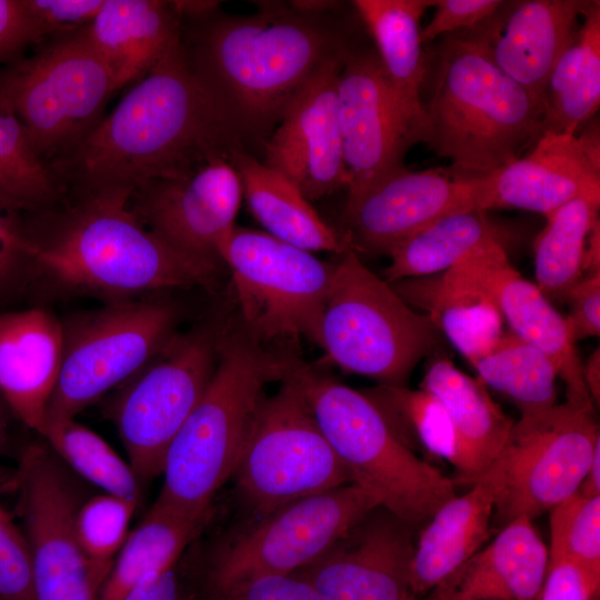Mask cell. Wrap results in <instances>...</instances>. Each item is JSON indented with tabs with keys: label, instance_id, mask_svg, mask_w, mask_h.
Masks as SVG:
<instances>
[{
	"label": "cell",
	"instance_id": "1",
	"mask_svg": "<svg viewBox=\"0 0 600 600\" xmlns=\"http://www.w3.org/2000/svg\"><path fill=\"white\" fill-rule=\"evenodd\" d=\"M253 144L190 70L180 36L67 157L49 166L63 194L118 193L184 177ZM252 153V152H251Z\"/></svg>",
	"mask_w": 600,
	"mask_h": 600
},
{
	"label": "cell",
	"instance_id": "2",
	"mask_svg": "<svg viewBox=\"0 0 600 600\" xmlns=\"http://www.w3.org/2000/svg\"><path fill=\"white\" fill-rule=\"evenodd\" d=\"M251 16H212L181 27L193 76L253 144L269 139L297 94L354 40L330 13L256 2Z\"/></svg>",
	"mask_w": 600,
	"mask_h": 600
},
{
	"label": "cell",
	"instance_id": "3",
	"mask_svg": "<svg viewBox=\"0 0 600 600\" xmlns=\"http://www.w3.org/2000/svg\"><path fill=\"white\" fill-rule=\"evenodd\" d=\"M21 221L32 272L58 290L109 301L171 289L219 287L223 263L179 252L147 229L118 193L74 197Z\"/></svg>",
	"mask_w": 600,
	"mask_h": 600
},
{
	"label": "cell",
	"instance_id": "4",
	"mask_svg": "<svg viewBox=\"0 0 600 600\" xmlns=\"http://www.w3.org/2000/svg\"><path fill=\"white\" fill-rule=\"evenodd\" d=\"M298 359L251 337L234 309L214 373L167 451L156 504L211 516L212 499L233 476L264 387L283 381Z\"/></svg>",
	"mask_w": 600,
	"mask_h": 600
},
{
	"label": "cell",
	"instance_id": "5",
	"mask_svg": "<svg viewBox=\"0 0 600 600\" xmlns=\"http://www.w3.org/2000/svg\"><path fill=\"white\" fill-rule=\"evenodd\" d=\"M423 112L422 142L470 177L500 171L543 132L542 103L493 63L473 28L441 41Z\"/></svg>",
	"mask_w": 600,
	"mask_h": 600
},
{
	"label": "cell",
	"instance_id": "6",
	"mask_svg": "<svg viewBox=\"0 0 600 600\" xmlns=\"http://www.w3.org/2000/svg\"><path fill=\"white\" fill-rule=\"evenodd\" d=\"M292 373L351 482L372 493L381 507L417 530L457 496L454 480L403 443L364 392L300 359Z\"/></svg>",
	"mask_w": 600,
	"mask_h": 600
},
{
	"label": "cell",
	"instance_id": "7",
	"mask_svg": "<svg viewBox=\"0 0 600 600\" xmlns=\"http://www.w3.org/2000/svg\"><path fill=\"white\" fill-rule=\"evenodd\" d=\"M444 339L427 313L411 308L358 253L339 254L320 323L323 363L380 386L407 387L423 358L443 352Z\"/></svg>",
	"mask_w": 600,
	"mask_h": 600
},
{
	"label": "cell",
	"instance_id": "8",
	"mask_svg": "<svg viewBox=\"0 0 600 600\" xmlns=\"http://www.w3.org/2000/svg\"><path fill=\"white\" fill-rule=\"evenodd\" d=\"M234 309L230 290L204 319L186 331H176L109 400L106 414L142 482L162 474L172 440L214 373Z\"/></svg>",
	"mask_w": 600,
	"mask_h": 600
},
{
	"label": "cell",
	"instance_id": "9",
	"mask_svg": "<svg viewBox=\"0 0 600 600\" xmlns=\"http://www.w3.org/2000/svg\"><path fill=\"white\" fill-rule=\"evenodd\" d=\"M117 90L84 29L54 37L31 57L0 68V107L17 117L47 167L91 133Z\"/></svg>",
	"mask_w": 600,
	"mask_h": 600
},
{
	"label": "cell",
	"instance_id": "10",
	"mask_svg": "<svg viewBox=\"0 0 600 600\" xmlns=\"http://www.w3.org/2000/svg\"><path fill=\"white\" fill-rule=\"evenodd\" d=\"M219 257L231 274L238 317L251 337L268 346L301 337L319 344L336 263L237 224Z\"/></svg>",
	"mask_w": 600,
	"mask_h": 600
},
{
	"label": "cell",
	"instance_id": "11",
	"mask_svg": "<svg viewBox=\"0 0 600 600\" xmlns=\"http://www.w3.org/2000/svg\"><path fill=\"white\" fill-rule=\"evenodd\" d=\"M232 478L260 517L352 483L292 370L274 394L263 396L259 402Z\"/></svg>",
	"mask_w": 600,
	"mask_h": 600
},
{
	"label": "cell",
	"instance_id": "12",
	"mask_svg": "<svg viewBox=\"0 0 600 600\" xmlns=\"http://www.w3.org/2000/svg\"><path fill=\"white\" fill-rule=\"evenodd\" d=\"M178 319L171 301L148 298L109 301L61 321L62 362L46 422L76 419L124 383L176 332Z\"/></svg>",
	"mask_w": 600,
	"mask_h": 600
},
{
	"label": "cell",
	"instance_id": "13",
	"mask_svg": "<svg viewBox=\"0 0 600 600\" xmlns=\"http://www.w3.org/2000/svg\"><path fill=\"white\" fill-rule=\"evenodd\" d=\"M598 443L593 404L566 401L521 414L498 457L502 481L491 523L533 520L576 493Z\"/></svg>",
	"mask_w": 600,
	"mask_h": 600
},
{
	"label": "cell",
	"instance_id": "14",
	"mask_svg": "<svg viewBox=\"0 0 600 600\" xmlns=\"http://www.w3.org/2000/svg\"><path fill=\"white\" fill-rule=\"evenodd\" d=\"M378 506L372 493L348 483L260 517L216 550L208 573L212 593L250 577L288 574L310 564Z\"/></svg>",
	"mask_w": 600,
	"mask_h": 600
},
{
	"label": "cell",
	"instance_id": "15",
	"mask_svg": "<svg viewBox=\"0 0 600 600\" xmlns=\"http://www.w3.org/2000/svg\"><path fill=\"white\" fill-rule=\"evenodd\" d=\"M496 173L470 177L451 168L411 171L404 167L347 199L343 237L356 253L389 256L443 217L491 210Z\"/></svg>",
	"mask_w": 600,
	"mask_h": 600
},
{
	"label": "cell",
	"instance_id": "16",
	"mask_svg": "<svg viewBox=\"0 0 600 600\" xmlns=\"http://www.w3.org/2000/svg\"><path fill=\"white\" fill-rule=\"evenodd\" d=\"M342 153L352 199L404 168L403 158L422 142L421 128L407 116L374 47H350L337 84Z\"/></svg>",
	"mask_w": 600,
	"mask_h": 600
},
{
	"label": "cell",
	"instance_id": "17",
	"mask_svg": "<svg viewBox=\"0 0 600 600\" xmlns=\"http://www.w3.org/2000/svg\"><path fill=\"white\" fill-rule=\"evenodd\" d=\"M242 184L229 160L213 159L191 173L137 188L128 200L139 221L173 249L222 263L219 250L236 226Z\"/></svg>",
	"mask_w": 600,
	"mask_h": 600
},
{
	"label": "cell",
	"instance_id": "18",
	"mask_svg": "<svg viewBox=\"0 0 600 600\" xmlns=\"http://www.w3.org/2000/svg\"><path fill=\"white\" fill-rule=\"evenodd\" d=\"M413 529L378 506L310 564L292 572L323 600H417Z\"/></svg>",
	"mask_w": 600,
	"mask_h": 600
},
{
	"label": "cell",
	"instance_id": "19",
	"mask_svg": "<svg viewBox=\"0 0 600 600\" xmlns=\"http://www.w3.org/2000/svg\"><path fill=\"white\" fill-rule=\"evenodd\" d=\"M346 56L326 64L297 94L263 146L262 162L309 201L347 189L337 98Z\"/></svg>",
	"mask_w": 600,
	"mask_h": 600
},
{
	"label": "cell",
	"instance_id": "20",
	"mask_svg": "<svg viewBox=\"0 0 600 600\" xmlns=\"http://www.w3.org/2000/svg\"><path fill=\"white\" fill-rule=\"evenodd\" d=\"M581 197L600 198V132L594 122L576 134L544 131L527 154L494 174L491 209L547 217Z\"/></svg>",
	"mask_w": 600,
	"mask_h": 600
},
{
	"label": "cell",
	"instance_id": "21",
	"mask_svg": "<svg viewBox=\"0 0 600 600\" xmlns=\"http://www.w3.org/2000/svg\"><path fill=\"white\" fill-rule=\"evenodd\" d=\"M492 297L510 331L542 351L567 390V401L593 404L582 378V362L566 319L534 282L509 261L503 242L491 241L462 259ZM594 406V404H593Z\"/></svg>",
	"mask_w": 600,
	"mask_h": 600
},
{
	"label": "cell",
	"instance_id": "22",
	"mask_svg": "<svg viewBox=\"0 0 600 600\" xmlns=\"http://www.w3.org/2000/svg\"><path fill=\"white\" fill-rule=\"evenodd\" d=\"M588 0L503 1L473 27L490 59L542 103L548 78Z\"/></svg>",
	"mask_w": 600,
	"mask_h": 600
},
{
	"label": "cell",
	"instance_id": "23",
	"mask_svg": "<svg viewBox=\"0 0 600 600\" xmlns=\"http://www.w3.org/2000/svg\"><path fill=\"white\" fill-rule=\"evenodd\" d=\"M62 351V322L48 310L0 312V397L14 417L39 434Z\"/></svg>",
	"mask_w": 600,
	"mask_h": 600
},
{
	"label": "cell",
	"instance_id": "24",
	"mask_svg": "<svg viewBox=\"0 0 600 600\" xmlns=\"http://www.w3.org/2000/svg\"><path fill=\"white\" fill-rule=\"evenodd\" d=\"M420 389L440 400L450 419L454 482L473 484L498 459L513 421L492 400L487 387L459 370L444 352L428 360Z\"/></svg>",
	"mask_w": 600,
	"mask_h": 600
},
{
	"label": "cell",
	"instance_id": "25",
	"mask_svg": "<svg viewBox=\"0 0 600 600\" xmlns=\"http://www.w3.org/2000/svg\"><path fill=\"white\" fill-rule=\"evenodd\" d=\"M532 521L519 517L507 523L433 588L430 600H539L549 552Z\"/></svg>",
	"mask_w": 600,
	"mask_h": 600
},
{
	"label": "cell",
	"instance_id": "26",
	"mask_svg": "<svg viewBox=\"0 0 600 600\" xmlns=\"http://www.w3.org/2000/svg\"><path fill=\"white\" fill-rule=\"evenodd\" d=\"M501 481L498 458L471 489L448 500L422 527L411 563L416 599L436 588L483 547Z\"/></svg>",
	"mask_w": 600,
	"mask_h": 600
},
{
	"label": "cell",
	"instance_id": "27",
	"mask_svg": "<svg viewBox=\"0 0 600 600\" xmlns=\"http://www.w3.org/2000/svg\"><path fill=\"white\" fill-rule=\"evenodd\" d=\"M390 284L408 304L424 309L443 337L471 366L488 353L504 332L499 308L463 260L428 280L407 279Z\"/></svg>",
	"mask_w": 600,
	"mask_h": 600
},
{
	"label": "cell",
	"instance_id": "28",
	"mask_svg": "<svg viewBox=\"0 0 600 600\" xmlns=\"http://www.w3.org/2000/svg\"><path fill=\"white\" fill-rule=\"evenodd\" d=\"M171 1L104 0L86 36L111 71L117 89L142 79L180 36Z\"/></svg>",
	"mask_w": 600,
	"mask_h": 600
},
{
	"label": "cell",
	"instance_id": "29",
	"mask_svg": "<svg viewBox=\"0 0 600 600\" xmlns=\"http://www.w3.org/2000/svg\"><path fill=\"white\" fill-rule=\"evenodd\" d=\"M229 162L242 184V196L264 232L300 249L341 254L349 244L316 211L302 192L283 174L247 150H237Z\"/></svg>",
	"mask_w": 600,
	"mask_h": 600
},
{
	"label": "cell",
	"instance_id": "30",
	"mask_svg": "<svg viewBox=\"0 0 600 600\" xmlns=\"http://www.w3.org/2000/svg\"><path fill=\"white\" fill-rule=\"evenodd\" d=\"M436 0H354L394 94L409 118L424 131L421 90L427 64L420 20ZM423 140V138H422Z\"/></svg>",
	"mask_w": 600,
	"mask_h": 600
},
{
	"label": "cell",
	"instance_id": "31",
	"mask_svg": "<svg viewBox=\"0 0 600 600\" xmlns=\"http://www.w3.org/2000/svg\"><path fill=\"white\" fill-rule=\"evenodd\" d=\"M542 94V130L576 134L600 104V2L589 1ZM542 132V133H543Z\"/></svg>",
	"mask_w": 600,
	"mask_h": 600
},
{
	"label": "cell",
	"instance_id": "32",
	"mask_svg": "<svg viewBox=\"0 0 600 600\" xmlns=\"http://www.w3.org/2000/svg\"><path fill=\"white\" fill-rule=\"evenodd\" d=\"M209 519L210 516L190 517L153 503L129 532L97 600H121L147 574L174 564Z\"/></svg>",
	"mask_w": 600,
	"mask_h": 600
},
{
	"label": "cell",
	"instance_id": "33",
	"mask_svg": "<svg viewBox=\"0 0 600 600\" xmlns=\"http://www.w3.org/2000/svg\"><path fill=\"white\" fill-rule=\"evenodd\" d=\"M506 232L487 211H468L443 217L418 231L389 254L383 280L394 283L434 276L453 267L468 254L491 242L506 243Z\"/></svg>",
	"mask_w": 600,
	"mask_h": 600
},
{
	"label": "cell",
	"instance_id": "34",
	"mask_svg": "<svg viewBox=\"0 0 600 600\" xmlns=\"http://www.w3.org/2000/svg\"><path fill=\"white\" fill-rule=\"evenodd\" d=\"M600 198L581 197L547 216L536 238V284L550 300L566 302L569 291L584 277L587 239L599 220Z\"/></svg>",
	"mask_w": 600,
	"mask_h": 600
},
{
	"label": "cell",
	"instance_id": "35",
	"mask_svg": "<svg viewBox=\"0 0 600 600\" xmlns=\"http://www.w3.org/2000/svg\"><path fill=\"white\" fill-rule=\"evenodd\" d=\"M478 379L514 404L521 414L543 411L557 403V370L538 348L512 331L472 366Z\"/></svg>",
	"mask_w": 600,
	"mask_h": 600
},
{
	"label": "cell",
	"instance_id": "36",
	"mask_svg": "<svg viewBox=\"0 0 600 600\" xmlns=\"http://www.w3.org/2000/svg\"><path fill=\"white\" fill-rule=\"evenodd\" d=\"M64 194L17 117L0 107V206L20 217L56 208Z\"/></svg>",
	"mask_w": 600,
	"mask_h": 600
},
{
	"label": "cell",
	"instance_id": "37",
	"mask_svg": "<svg viewBox=\"0 0 600 600\" xmlns=\"http://www.w3.org/2000/svg\"><path fill=\"white\" fill-rule=\"evenodd\" d=\"M52 452L82 479L137 504L142 481L99 434L76 419L47 421L41 434Z\"/></svg>",
	"mask_w": 600,
	"mask_h": 600
},
{
	"label": "cell",
	"instance_id": "38",
	"mask_svg": "<svg viewBox=\"0 0 600 600\" xmlns=\"http://www.w3.org/2000/svg\"><path fill=\"white\" fill-rule=\"evenodd\" d=\"M364 393L413 452L420 450L430 457L450 461L452 429L447 410L438 398L423 389L380 384Z\"/></svg>",
	"mask_w": 600,
	"mask_h": 600
},
{
	"label": "cell",
	"instance_id": "39",
	"mask_svg": "<svg viewBox=\"0 0 600 600\" xmlns=\"http://www.w3.org/2000/svg\"><path fill=\"white\" fill-rule=\"evenodd\" d=\"M139 504L102 493L86 499L76 516V533L100 590L129 534Z\"/></svg>",
	"mask_w": 600,
	"mask_h": 600
},
{
	"label": "cell",
	"instance_id": "40",
	"mask_svg": "<svg viewBox=\"0 0 600 600\" xmlns=\"http://www.w3.org/2000/svg\"><path fill=\"white\" fill-rule=\"evenodd\" d=\"M549 558L569 560L600 577V496L573 493L550 510Z\"/></svg>",
	"mask_w": 600,
	"mask_h": 600
},
{
	"label": "cell",
	"instance_id": "41",
	"mask_svg": "<svg viewBox=\"0 0 600 600\" xmlns=\"http://www.w3.org/2000/svg\"><path fill=\"white\" fill-rule=\"evenodd\" d=\"M0 600H36L29 547L11 519H0Z\"/></svg>",
	"mask_w": 600,
	"mask_h": 600
},
{
	"label": "cell",
	"instance_id": "42",
	"mask_svg": "<svg viewBox=\"0 0 600 600\" xmlns=\"http://www.w3.org/2000/svg\"><path fill=\"white\" fill-rule=\"evenodd\" d=\"M41 39L86 29L104 0H24Z\"/></svg>",
	"mask_w": 600,
	"mask_h": 600
},
{
	"label": "cell",
	"instance_id": "43",
	"mask_svg": "<svg viewBox=\"0 0 600 600\" xmlns=\"http://www.w3.org/2000/svg\"><path fill=\"white\" fill-rule=\"evenodd\" d=\"M213 600H323L317 589L296 574H260L212 593Z\"/></svg>",
	"mask_w": 600,
	"mask_h": 600
},
{
	"label": "cell",
	"instance_id": "44",
	"mask_svg": "<svg viewBox=\"0 0 600 600\" xmlns=\"http://www.w3.org/2000/svg\"><path fill=\"white\" fill-rule=\"evenodd\" d=\"M32 256L20 218L0 206V297L16 290L32 272Z\"/></svg>",
	"mask_w": 600,
	"mask_h": 600
},
{
	"label": "cell",
	"instance_id": "45",
	"mask_svg": "<svg viewBox=\"0 0 600 600\" xmlns=\"http://www.w3.org/2000/svg\"><path fill=\"white\" fill-rule=\"evenodd\" d=\"M502 3L501 0H436L437 10L421 29V42L428 43L443 34L471 29L494 13Z\"/></svg>",
	"mask_w": 600,
	"mask_h": 600
},
{
	"label": "cell",
	"instance_id": "46",
	"mask_svg": "<svg viewBox=\"0 0 600 600\" xmlns=\"http://www.w3.org/2000/svg\"><path fill=\"white\" fill-rule=\"evenodd\" d=\"M599 588L600 577L569 560L549 558L539 600H596Z\"/></svg>",
	"mask_w": 600,
	"mask_h": 600
},
{
	"label": "cell",
	"instance_id": "47",
	"mask_svg": "<svg viewBox=\"0 0 600 600\" xmlns=\"http://www.w3.org/2000/svg\"><path fill=\"white\" fill-rule=\"evenodd\" d=\"M566 302L570 311L566 319L570 334L577 340L600 334V273L584 276L569 291Z\"/></svg>",
	"mask_w": 600,
	"mask_h": 600
},
{
	"label": "cell",
	"instance_id": "48",
	"mask_svg": "<svg viewBox=\"0 0 600 600\" xmlns=\"http://www.w3.org/2000/svg\"><path fill=\"white\" fill-rule=\"evenodd\" d=\"M42 39L24 0H0V63H9Z\"/></svg>",
	"mask_w": 600,
	"mask_h": 600
},
{
	"label": "cell",
	"instance_id": "49",
	"mask_svg": "<svg viewBox=\"0 0 600 600\" xmlns=\"http://www.w3.org/2000/svg\"><path fill=\"white\" fill-rule=\"evenodd\" d=\"M182 559L147 574L121 600H190Z\"/></svg>",
	"mask_w": 600,
	"mask_h": 600
},
{
	"label": "cell",
	"instance_id": "50",
	"mask_svg": "<svg viewBox=\"0 0 600 600\" xmlns=\"http://www.w3.org/2000/svg\"><path fill=\"white\" fill-rule=\"evenodd\" d=\"M171 4L181 22H192L206 19L219 11L220 1L173 0Z\"/></svg>",
	"mask_w": 600,
	"mask_h": 600
},
{
	"label": "cell",
	"instance_id": "51",
	"mask_svg": "<svg viewBox=\"0 0 600 600\" xmlns=\"http://www.w3.org/2000/svg\"><path fill=\"white\" fill-rule=\"evenodd\" d=\"M582 378L592 403L600 402V350L599 347L582 363Z\"/></svg>",
	"mask_w": 600,
	"mask_h": 600
},
{
	"label": "cell",
	"instance_id": "52",
	"mask_svg": "<svg viewBox=\"0 0 600 600\" xmlns=\"http://www.w3.org/2000/svg\"><path fill=\"white\" fill-rule=\"evenodd\" d=\"M584 276L600 273V221L589 232L583 261Z\"/></svg>",
	"mask_w": 600,
	"mask_h": 600
},
{
	"label": "cell",
	"instance_id": "53",
	"mask_svg": "<svg viewBox=\"0 0 600 600\" xmlns=\"http://www.w3.org/2000/svg\"><path fill=\"white\" fill-rule=\"evenodd\" d=\"M577 492L587 498L600 496V443L594 449L587 473Z\"/></svg>",
	"mask_w": 600,
	"mask_h": 600
},
{
	"label": "cell",
	"instance_id": "54",
	"mask_svg": "<svg viewBox=\"0 0 600 600\" xmlns=\"http://www.w3.org/2000/svg\"><path fill=\"white\" fill-rule=\"evenodd\" d=\"M293 10L310 14H328L333 12L341 2L329 0H294L289 4Z\"/></svg>",
	"mask_w": 600,
	"mask_h": 600
},
{
	"label": "cell",
	"instance_id": "55",
	"mask_svg": "<svg viewBox=\"0 0 600 600\" xmlns=\"http://www.w3.org/2000/svg\"><path fill=\"white\" fill-rule=\"evenodd\" d=\"M8 408L6 407L2 398L0 397V453H3L8 446V422H7V412Z\"/></svg>",
	"mask_w": 600,
	"mask_h": 600
},
{
	"label": "cell",
	"instance_id": "56",
	"mask_svg": "<svg viewBox=\"0 0 600 600\" xmlns=\"http://www.w3.org/2000/svg\"><path fill=\"white\" fill-rule=\"evenodd\" d=\"M7 487H12V478L9 480H3L0 477V494H1L2 488H7ZM0 519H11L10 514L3 508L1 501H0Z\"/></svg>",
	"mask_w": 600,
	"mask_h": 600
},
{
	"label": "cell",
	"instance_id": "57",
	"mask_svg": "<svg viewBox=\"0 0 600 600\" xmlns=\"http://www.w3.org/2000/svg\"><path fill=\"white\" fill-rule=\"evenodd\" d=\"M596 600H599V598H598V599H596Z\"/></svg>",
	"mask_w": 600,
	"mask_h": 600
}]
</instances>
